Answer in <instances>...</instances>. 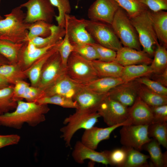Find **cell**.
<instances>
[{
	"label": "cell",
	"mask_w": 167,
	"mask_h": 167,
	"mask_svg": "<svg viewBox=\"0 0 167 167\" xmlns=\"http://www.w3.org/2000/svg\"><path fill=\"white\" fill-rule=\"evenodd\" d=\"M100 117L97 112H92L79 109L66 118L63 123L65 126L60 129L61 138L67 147H70L71 139L75 133L80 129L85 130L94 126Z\"/></svg>",
	"instance_id": "277c9868"
},
{
	"label": "cell",
	"mask_w": 167,
	"mask_h": 167,
	"mask_svg": "<svg viewBox=\"0 0 167 167\" xmlns=\"http://www.w3.org/2000/svg\"><path fill=\"white\" fill-rule=\"evenodd\" d=\"M140 84L136 80L124 82L108 92L111 99L128 107L131 106L138 96Z\"/></svg>",
	"instance_id": "5bb4252c"
},
{
	"label": "cell",
	"mask_w": 167,
	"mask_h": 167,
	"mask_svg": "<svg viewBox=\"0 0 167 167\" xmlns=\"http://www.w3.org/2000/svg\"><path fill=\"white\" fill-rule=\"evenodd\" d=\"M148 135L156 140L164 147L167 148V122H153L148 125Z\"/></svg>",
	"instance_id": "836d02e7"
},
{
	"label": "cell",
	"mask_w": 167,
	"mask_h": 167,
	"mask_svg": "<svg viewBox=\"0 0 167 167\" xmlns=\"http://www.w3.org/2000/svg\"><path fill=\"white\" fill-rule=\"evenodd\" d=\"M20 6L27 9L24 21L27 24L39 21L51 24L56 15L49 0H28Z\"/></svg>",
	"instance_id": "9c48e42d"
},
{
	"label": "cell",
	"mask_w": 167,
	"mask_h": 167,
	"mask_svg": "<svg viewBox=\"0 0 167 167\" xmlns=\"http://www.w3.org/2000/svg\"><path fill=\"white\" fill-rule=\"evenodd\" d=\"M148 125L126 124L122 126L120 130V142L123 146L131 147L140 151L143 146L149 141Z\"/></svg>",
	"instance_id": "30bf717a"
},
{
	"label": "cell",
	"mask_w": 167,
	"mask_h": 167,
	"mask_svg": "<svg viewBox=\"0 0 167 167\" xmlns=\"http://www.w3.org/2000/svg\"><path fill=\"white\" fill-rule=\"evenodd\" d=\"M86 28L95 42L116 51L122 47L111 25L86 19Z\"/></svg>",
	"instance_id": "52a82bcc"
},
{
	"label": "cell",
	"mask_w": 167,
	"mask_h": 167,
	"mask_svg": "<svg viewBox=\"0 0 167 167\" xmlns=\"http://www.w3.org/2000/svg\"><path fill=\"white\" fill-rule=\"evenodd\" d=\"M149 10L150 16L158 41L167 47V12Z\"/></svg>",
	"instance_id": "7402d4cb"
},
{
	"label": "cell",
	"mask_w": 167,
	"mask_h": 167,
	"mask_svg": "<svg viewBox=\"0 0 167 167\" xmlns=\"http://www.w3.org/2000/svg\"><path fill=\"white\" fill-rule=\"evenodd\" d=\"M61 41L56 44L49 45L45 47H36L34 49L31 51H28L24 47V44L20 50L17 63L23 70H27L37 60Z\"/></svg>",
	"instance_id": "44dd1931"
},
{
	"label": "cell",
	"mask_w": 167,
	"mask_h": 167,
	"mask_svg": "<svg viewBox=\"0 0 167 167\" xmlns=\"http://www.w3.org/2000/svg\"><path fill=\"white\" fill-rule=\"evenodd\" d=\"M52 24L43 21H39L30 24L28 33L24 41H28L37 37H45L51 34Z\"/></svg>",
	"instance_id": "8d00e7d4"
},
{
	"label": "cell",
	"mask_w": 167,
	"mask_h": 167,
	"mask_svg": "<svg viewBox=\"0 0 167 167\" xmlns=\"http://www.w3.org/2000/svg\"><path fill=\"white\" fill-rule=\"evenodd\" d=\"M154 92L163 96H167V88L148 77H143L135 79Z\"/></svg>",
	"instance_id": "7bdbcfd3"
},
{
	"label": "cell",
	"mask_w": 167,
	"mask_h": 167,
	"mask_svg": "<svg viewBox=\"0 0 167 167\" xmlns=\"http://www.w3.org/2000/svg\"><path fill=\"white\" fill-rule=\"evenodd\" d=\"M19 6L13 9L0 19V40L15 43L24 41L30 24L24 21L26 14Z\"/></svg>",
	"instance_id": "7a4b0ae2"
},
{
	"label": "cell",
	"mask_w": 167,
	"mask_h": 167,
	"mask_svg": "<svg viewBox=\"0 0 167 167\" xmlns=\"http://www.w3.org/2000/svg\"><path fill=\"white\" fill-rule=\"evenodd\" d=\"M119 6L114 0H96L88 11L89 20L111 25Z\"/></svg>",
	"instance_id": "4fadbf2b"
},
{
	"label": "cell",
	"mask_w": 167,
	"mask_h": 167,
	"mask_svg": "<svg viewBox=\"0 0 167 167\" xmlns=\"http://www.w3.org/2000/svg\"><path fill=\"white\" fill-rule=\"evenodd\" d=\"M0 75L13 85L17 81L24 80L27 78L25 71L23 70L17 63L0 66Z\"/></svg>",
	"instance_id": "f1b7e54d"
},
{
	"label": "cell",
	"mask_w": 167,
	"mask_h": 167,
	"mask_svg": "<svg viewBox=\"0 0 167 167\" xmlns=\"http://www.w3.org/2000/svg\"><path fill=\"white\" fill-rule=\"evenodd\" d=\"M153 72L150 65L140 64L123 67L120 78L124 82L143 77H150Z\"/></svg>",
	"instance_id": "4316f807"
},
{
	"label": "cell",
	"mask_w": 167,
	"mask_h": 167,
	"mask_svg": "<svg viewBox=\"0 0 167 167\" xmlns=\"http://www.w3.org/2000/svg\"><path fill=\"white\" fill-rule=\"evenodd\" d=\"M130 124L149 125L153 118L150 107L138 96L133 105L128 108V118Z\"/></svg>",
	"instance_id": "ac0fdd59"
},
{
	"label": "cell",
	"mask_w": 167,
	"mask_h": 167,
	"mask_svg": "<svg viewBox=\"0 0 167 167\" xmlns=\"http://www.w3.org/2000/svg\"><path fill=\"white\" fill-rule=\"evenodd\" d=\"M66 73V67L63 64L58 51L51 56L45 63L36 87L44 91Z\"/></svg>",
	"instance_id": "8fae6325"
},
{
	"label": "cell",
	"mask_w": 167,
	"mask_h": 167,
	"mask_svg": "<svg viewBox=\"0 0 167 167\" xmlns=\"http://www.w3.org/2000/svg\"><path fill=\"white\" fill-rule=\"evenodd\" d=\"M49 110L47 104L19 100L14 111L0 115V126L20 129L27 123L35 127L45 121V114Z\"/></svg>",
	"instance_id": "6da1fadb"
},
{
	"label": "cell",
	"mask_w": 167,
	"mask_h": 167,
	"mask_svg": "<svg viewBox=\"0 0 167 167\" xmlns=\"http://www.w3.org/2000/svg\"><path fill=\"white\" fill-rule=\"evenodd\" d=\"M128 107L111 99L108 95L100 104L97 113L108 126L123 123L128 120Z\"/></svg>",
	"instance_id": "ba28073f"
},
{
	"label": "cell",
	"mask_w": 167,
	"mask_h": 167,
	"mask_svg": "<svg viewBox=\"0 0 167 167\" xmlns=\"http://www.w3.org/2000/svg\"><path fill=\"white\" fill-rule=\"evenodd\" d=\"M150 10L156 11L167 10V0H140Z\"/></svg>",
	"instance_id": "7dc6e473"
},
{
	"label": "cell",
	"mask_w": 167,
	"mask_h": 167,
	"mask_svg": "<svg viewBox=\"0 0 167 167\" xmlns=\"http://www.w3.org/2000/svg\"><path fill=\"white\" fill-rule=\"evenodd\" d=\"M111 25L122 45L140 50V45L137 32L126 12L119 7Z\"/></svg>",
	"instance_id": "5b68a950"
},
{
	"label": "cell",
	"mask_w": 167,
	"mask_h": 167,
	"mask_svg": "<svg viewBox=\"0 0 167 167\" xmlns=\"http://www.w3.org/2000/svg\"><path fill=\"white\" fill-rule=\"evenodd\" d=\"M40 104H54L65 108L79 109L77 102L73 99L62 95H55L45 96L36 102Z\"/></svg>",
	"instance_id": "d590c367"
},
{
	"label": "cell",
	"mask_w": 167,
	"mask_h": 167,
	"mask_svg": "<svg viewBox=\"0 0 167 167\" xmlns=\"http://www.w3.org/2000/svg\"><path fill=\"white\" fill-rule=\"evenodd\" d=\"M64 28L71 44L95 42L86 29V19L66 14Z\"/></svg>",
	"instance_id": "7c38bea8"
},
{
	"label": "cell",
	"mask_w": 167,
	"mask_h": 167,
	"mask_svg": "<svg viewBox=\"0 0 167 167\" xmlns=\"http://www.w3.org/2000/svg\"><path fill=\"white\" fill-rule=\"evenodd\" d=\"M126 156V151L124 146L122 148H116L110 151L109 155L110 165L122 167Z\"/></svg>",
	"instance_id": "ee69618b"
},
{
	"label": "cell",
	"mask_w": 167,
	"mask_h": 167,
	"mask_svg": "<svg viewBox=\"0 0 167 167\" xmlns=\"http://www.w3.org/2000/svg\"><path fill=\"white\" fill-rule=\"evenodd\" d=\"M96 50L98 57V60L109 62L115 60L117 52L112 49L102 46L96 42L89 44Z\"/></svg>",
	"instance_id": "60d3db41"
},
{
	"label": "cell",
	"mask_w": 167,
	"mask_h": 167,
	"mask_svg": "<svg viewBox=\"0 0 167 167\" xmlns=\"http://www.w3.org/2000/svg\"><path fill=\"white\" fill-rule=\"evenodd\" d=\"M24 42L15 43L4 40H0V54L5 57L11 64L18 63L20 50Z\"/></svg>",
	"instance_id": "f546056e"
},
{
	"label": "cell",
	"mask_w": 167,
	"mask_h": 167,
	"mask_svg": "<svg viewBox=\"0 0 167 167\" xmlns=\"http://www.w3.org/2000/svg\"><path fill=\"white\" fill-rule=\"evenodd\" d=\"M138 96L150 106L167 104V96L157 94L141 84Z\"/></svg>",
	"instance_id": "d6a6232c"
},
{
	"label": "cell",
	"mask_w": 167,
	"mask_h": 167,
	"mask_svg": "<svg viewBox=\"0 0 167 167\" xmlns=\"http://www.w3.org/2000/svg\"><path fill=\"white\" fill-rule=\"evenodd\" d=\"M11 85L5 78L0 75V89Z\"/></svg>",
	"instance_id": "816d5d0a"
},
{
	"label": "cell",
	"mask_w": 167,
	"mask_h": 167,
	"mask_svg": "<svg viewBox=\"0 0 167 167\" xmlns=\"http://www.w3.org/2000/svg\"><path fill=\"white\" fill-rule=\"evenodd\" d=\"M153 57L150 65L153 73L161 72L167 69V47L159 43L156 47Z\"/></svg>",
	"instance_id": "e575fe53"
},
{
	"label": "cell",
	"mask_w": 167,
	"mask_h": 167,
	"mask_svg": "<svg viewBox=\"0 0 167 167\" xmlns=\"http://www.w3.org/2000/svg\"><path fill=\"white\" fill-rule=\"evenodd\" d=\"M51 34L45 37H37L28 41L37 48L42 47L56 44L62 41L65 33L64 28L52 24L51 27Z\"/></svg>",
	"instance_id": "83f0119b"
},
{
	"label": "cell",
	"mask_w": 167,
	"mask_h": 167,
	"mask_svg": "<svg viewBox=\"0 0 167 167\" xmlns=\"http://www.w3.org/2000/svg\"><path fill=\"white\" fill-rule=\"evenodd\" d=\"M61 41L37 60L29 68L25 70L27 78L30 81L31 86L36 87L45 63L51 56L58 51V47Z\"/></svg>",
	"instance_id": "603a6c76"
},
{
	"label": "cell",
	"mask_w": 167,
	"mask_h": 167,
	"mask_svg": "<svg viewBox=\"0 0 167 167\" xmlns=\"http://www.w3.org/2000/svg\"><path fill=\"white\" fill-rule=\"evenodd\" d=\"M51 4L56 7L58 10V15L55 18L58 25L64 28L65 26V15L70 14L71 11V6L69 0H49Z\"/></svg>",
	"instance_id": "f35d334b"
},
{
	"label": "cell",
	"mask_w": 167,
	"mask_h": 167,
	"mask_svg": "<svg viewBox=\"0 0 167 167\" xmlns=\"http://www.w3.org/2000/svg\"><path fill=\"white\" fill-rule=\"evenodd\" d=\"M44 96V91L40 88L29 85L26 88L22 96L27 102H35Z\"/></svg>",
	"instance_id": "f6af8a7d"
},
{
	"label": "cell",
	"mask_w": 167,
	"mask_h": 167,
	"mask_svg": "<svg viewBox=\"0 0 167 167\" xmlns=\"http://www.w3.org/2000/svg\"><path fill=\"white\" fill-rule=\"evenodd\" d=\"M108 94V93H101L92 91L85 88L83 85L75 95L73 100L78 104V109L96 112L100 104Z\"/></svg>",
	"instance_id": "e0dca14e"
},
{
	"label": "cell",
	"mask_w": 167,
	"mask_h": 167,
	"mask_svg": "<svg viewBox=\"0 0 167 167\" xmlns=\"http://www.w3.org/2000/svg\"><path fill=\"white\" fill-rule=\"evenodd\" d=\"M114 0L126 12L130 18L149 9L140 0Z\"/></svg>",
	"instance_id": "74e56055"
},
{
	"label": "cell",
	"mask_w": 167,
	"mask_h": 167,
	"mask_svg": "<svg viewBox=\"0 0 167 167\" xmlns=\"http://www.w3.org/2000/svg\"><path fill=\"white\" fill-rule=\"evenodd\" d=\"M74 51L87 60L92 61L98 60L97 53L94 47L89 44L79 43L73 45Z\"/></svg>",
	"instance_id": "ab89813d"
},
{
	"label": "cell",
	"mask_w": 167,
	"mask_h": 167,
	"mask_svg": "<svg viewBox=\"0 0 167 167\" xmlns=\"http://www.w3.org/2000/svg\"><path fill=\"white\" fill-rule=\"evenodd\" d=\"M130 18L138 34L143 50L151 57H153L155 47L159 43L150 16L149 9Z\"/></svg>",
	"instance_id": "3957f363"
},
{
	"label": "cell",
	"mask_w": 167,
	"mask_h": 167,
	"mask_svg": "<svg viewBox=\"0 0 167 167\" xmlns=\"http://www.w3.org/2000/svg\"><path fill=\"white\" fill-rule=\"evenodd\" d=\"M83 86V84L74 81L66 73L44 91V96L58 95L73 99Z\"/></svg>",
	"instance_id": "9a60e30c"
},
{
	"label": "cell",
	"mask_w": 167,
	"mask_h": 167,
	"mask_svg": "<svg viewBox=\"0 0 167 167\" xmlns=\"http://www.w3.org/2000/svg\"><path fill=\"white\" fill-rule=\"evenodd\" d=\"M73 45L71 44L66 32L65 34L59 44L58 52L61 56L63 65L66 67L67 60L71 53L74 51Z\"/></svg>",
	"instance_id": "b9f144b4"
},
{
	"label": "cell",
	"mask_w": 167,
	"mask_h": 167,
	"mask_svg": "<svg viewBox=\"0 0 167 167\" xmlns=\"http://www.w3.org/2000/svg\"><path fill=\"white\" fill-rule=\"evenodd\" d=\"M30 84L24 80L17 81L14 85V96L15 99L18 101L22 100V96L26 88Z\"/></svg>",
	"instance_id": "681fc988"
},
{
	"label": "cell",
	"mask_w": 167,
	"mask_h": 167,
	"mask_svg": "<svg viewBox=\"0 0 167 167\" xmlns=\"http://www.w3.org/2000/svg\"><path fill=\"white\" fill-rule=\"evenodd\" d=\"M125 147L126 156L122 167H147L150 166L148 162V160L150 158L149 156L132 148Z\"/></svg>",
	"instance_id": "4dcf8cb0"
},
{
	"label": "cell",
	"mask_w": 167,
	"mask_h": 167,
	"mask_svg": "<svg viewBox=\"0 0 167 167\" xmlns=\"http://www.w3.org/2000/svg\"><path fill=\"white\" fill-rule=\"evenodd\" d=\"M66 71L70 78L82 84L99 78L92 61L87 60L74 51L68 58Z\"/></svg>",
	"instance_id": "8992f818"
},
{
	"label": "cell",
	"mask_w": 167,
	"mask_h": 167,
	"mask_svg": "<svg viewBox=\"0 0 167 167\" xmlns=\"http://www.w3.org/2000/svg\"><path fill=\"white\" fill-rule=\"evenodd\" d=\"M149 78L167 87V69L161 72L153 73Z\"/></svg>",
	"instance_id": "f907efd6"
},
{
	"label": "cell",
	"mask_w": 167,
	"mask_h": 167,
	"mask_svg": "<svg viewBox=\"0 0 167 167\" xmlns=\"http://www.w3.org/2000/svg\"><path fill=\"white\" fill-rule=\"evenodd\" d=\"M1 0H0V4L1 2ZM3 19V18L1 16V15L0 14V19Z\"/></svg>",
	"instance_id": "db71d44e"
},
{
	"label": "cell",
	"mask_w": 167,
	"mask_h": 167,
	"mask_svg": "<svg viewBox=\"0 0 167 167\" xmlns=\"http://www.w3.org/2000/svg\"><path fill=\"white\" fill-rule=\"evenodd\" d=\"M20 139L16 134L0 135V149L7 146L18 144Z\"/></svg>",
	"instance_id": "c3c4849f"
},
{
	"label": "cell",
	"mask_w": 167,
	"mask_h": 167,
	"mask_svg": "<svg viewBox=\"0 0 167 167\" xmlns=\"http://www.w3.org/2000/svg\"><path fill=\"white\" fill-rule=\"evenodd\" d=\"M14 85L0 89V115L14 110L17 101L14 96Z\"/></svg>",
	"instance_id": "1f68e13d"
},
{
	"label": "cell",
	"mask_w": 167,
	"mask_h": 167,
	"mask_svg": "<svg viewBox=\"0 0 167 167\" xmlns=\"http://www.w3.org/2000/svg\"><path fill=\"white\" fill-rule=\"evenodd\" d=\"M124 82L120 78L103 77L98 78L83 84L85 88L95 92L107 93L112 88Z\"/></svg>",
	"instance_id": "484cf974"
},
{
	"label": "cell",
	"mask_w": 167,
	"mask_h": 167,
	"mask_svg": "<svg viewBox=\"0 0 167 167\" xmlns=\"http://www.w3.org/2000/svg\"><path fill=\"white\" fill-rule=\"evenodd\" d=\"M110 151L98 152L83 144L80 141L76 142L72 153L74 160L77 163L82 164L85 160L107 165H110Z\"/></svg>",
	"instance_id": "2e32d148"
},
{
	"label": "cell",
	"mask_w": 167,
	"mask_h": 167,
	"mask_svg": "<svg viewBox=\"0 0 167 167\" xmlns=\"http://www.w3.org/2000/svg\"><path fill=\"white\" fill-rule=\"evenodd\" d=\"M150 107L153 118V123L167 122V104Z\"/></svg>",
	"instance_id": "bcb514c9"
},
{
	"label": "cell",
	"mask_w": 167,
	"mask_h": 167,
	"mask_svg": "<svg viewBox=\"0 0 167 167\" xmlns=\"http://www.w3.org/2000/svg\"><path fill=\"white\" fill-rule=\"evenodd\" d=\"M92 62L99 78H120L124 66L115 61L106 62L96 60Z\"/></svg>",
	"instance_id": "cb8c5ba5"
},
{
	"label": "cell",
	"mask_w": 167,
	"mask_h": 167,
	"mask_svg": "<svg viewBox=\"0 0 167 167\" xmlns=\"http://www.w3.org/2000/svg\"><path fill=\"white\" fill-rule=\"evenodd\" d=\"M116 52L115 61L123 66L140 64L150 65L152 60V57L143 50L122 46Z\"/></svg>",
	"instance_id": "d6986e66"
},
{
	"label": "cell",
	"mask_w": 167,
	"mask_h": 167,
	"mask_svg": "<svg viewBox=\"0 0 167 167\" xmlns=\"http://www.w3.org/2000/svg\"><path fill=\"white\" fill-rule=\"evenodd\" d=\"M8 64H11L7 59L0 54V66Z\"/></svg>",
	"instance_id": "f5cc1de1"
},
{
	"label": "cell",
	"mask_w": 167,
	"mask_h": 167,
	"mask_svg": "<svg viewBox=\"0 0 167 167\" xmlns=\"http://www.w3.org/2000/svg\"><path fill=\"white\" fill-rule=\"evenodd\" d=\"M126 124H119L106 128L93 126L85 130L80 141L85 146L96 150L101 141L109 139L110 134L113 131L119 127Z\"/></svg>",
	"instance_id": "ffe728a7"
},
{
	"label": "cell",
	"mask_w": 167,
	"mask_h": 167,
	"mask_svg": "<svg viewBox=\"0 0 167 167\" xmlns=\"http://www.w3.org/2000/svg\"><path fill=\"white\" fill-rule=\"evenodd\" d=\"M160 146L156 140L151 139L144 144L142 149L149 153L151 166L156 167H166L167 166V151L163 153Z\"/></svg>",
	"instance_id": "d4e9b609"
}]
</instances>
